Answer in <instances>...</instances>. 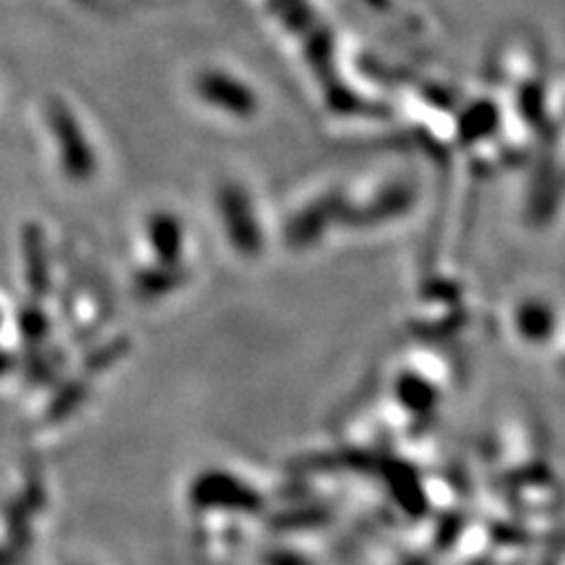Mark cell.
Masks as SVG:
<instances>
[{"mask_svg":"<svg viewBox=\"0 0 565 565\" xmlns=\"http://www.w3.org/2000/svg\"><path fill=\"white\" fill-rule=\"evenodd\" d=\"M126 349H128V342L122 340V338H118V340H114L109 344L99 347L97 351H93L90 356H87V361H85V367L90 370V373H95V370H104L106 365H111L114 361H118L122 353H126Z\"/></svg>","mask_w":565,"mask_h":565,"instance_id":"8992f818","label":"cell"},{"mask_svg":"<svg viewBox=\"0 0 565 565\" xmlns=\"http://www.w3.org/2000/svg\"><path fill=\"white\" fill-rule=\"evenodd\" d=\"M12 367V359H10V353H6V351H0V375L3 373H8V370Z\"/></svg>","mask_w":565,"mask_h":565,"instance_id":"52a82bcc","label":"cell"},{"mask_svg":"<svg viewBox=\"0 0 565 565\" xmlns=\"http://www.w3.org/2000/svg\"><path fill=\"white\" fill-rule=\"evenodd\" d=\"M45 116L50 132L60 145V161L64 174L71 182L93 180V174L97 170V158L90 145H87L78 118L68 109V104L60 97H50L45 106Z\"/></svg>","mask_w":565,"mask_h":565,"instance_id":"6da1fadb","label":"cell"},{"mask_svg":"<svg viewBox=\"0 0 565 565\" xmlns=\"http://www.w3.org/2000/svg\"><path fill=\"white\" fill-rule=\"evenodd\" d=\"M43 226L29 222L22 228V250H24V271L33 297L43 299L50 292V267H47V247H45Z\"/></svg>","mask_w":565,"mask_h":565,"instance_id":"7a4b0ae2","label":"cell"},{"mask_svg":"<svg viewBox=\"0 0 565 565\" xmlns=\"http://www.w3.org/2000/svg\"><path fill=\"white\" fill-rule=\"evenodd\" d=\"M0 323H3V318H0Z\"/></svg>","mask_w":565,"mask_h":565,"instance_id":"ba28073f","label":"cell"},{"mask_svg":"<svg viewBox=\"0 0 565 565\" xmlns=\"http://www.w3.org/2000/svg\"><path fill=\"white\" fill-rule=\"evenodd\" d=\"M17 328H20L26 344L39 347L50 334V318L41 305H26L17 313Z\"/></svg>","mask_w":565,"mask_h":565,"instance_id":"3957f363","label":"cell"},{"mask_svg":"<svg viewBox=\"0 0 565 565\" xmlns=\"http://www.w3.org/2000/svg\"><path fill=\"white\" fill-rule=\"evenodd\" d=\"M85 396H87V386L83 384V382H71V384H66L62 392H60V396L55 398V403L50 405V415H52V419H62V417H66L68 413H74L78 405L85 401Z\"/></svg>","mask_w":565,"mask_h":565,"instance_id":"5b68a950","label":"cell"},{"mask_svg":"<svg viewBox=\"0 0 565 565\" xmlns=\"http://www.w3.org/2000/svg\"><path fill=\"white\" fill-rule=\"evenodd\" d=\"M149 234H151L158 257L174 259L177 250H180V234H177V224L170 217L158 215L149 224Z\"/></svg>","mask_w":565,"mask_h":565,"instance_id":"277c9868","label":"cell"}]
</instances>
